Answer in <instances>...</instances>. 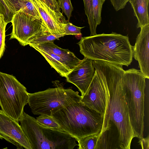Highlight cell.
Returning a JSON list of instances; mask_svg holds the SVG:
<instances>
[{"instance_id": "obj_1", "label": "cell", "mask_w": 149, "mask_h": 149, "mask_svg": "<svg viewBox=\"0 0 149 149\" xmlns=\"http://www.w3.org/2000/svg\"><path fill=\"white\" fill-rule=\"evenodd\" d=\"M106 81L107 104L102 131L109 125L114 127L118 136L119 148L130 149L132 140L136 137L131 125L123 88L122 65L102 61H95Z\"/></svg>"}, {"instance_id": "obj_2", "label": "cell", "mask_w": 149, "mask_h": 149, "mask_svg": "<svg viewBox=\"0 0 149 149\" xmlns=\"http://www.w3.org/2000/svg\"><path fill=\"white\" fill-rule=\"evenodd\" d=\"M77 44L85 57L128 67L132 61V46L127 36L112 32L81 37Z\"/></svg>"}, {"instance_id": "obj_3", "label": "cell", "mask_w": 149, "mask_h": 149, "mask_svg": "<svg viewBox=\"0 0 149 149\" xmlns=\"http://www.w3.org/2000/svg\"><path fill=\"white\" fill-rule=\"evenodd\" d=\"M61 130L76 140L101 132L104 116L84 104L80 101L71 103L51 113Z\"/></svg>"}, {"instance_id": "obj_4", "label": "cell", "mask_w": 149, "mask_h": 149, "mask_svg": "<svg viewBox=\"0 0 149 149\" xmlns=\"http://www.w3.org/2000/svg\"><path fill=\"white\" fill-rule=\"evenodd\" d=\"M19 122L32 149H73L78 146L75 138L66 132L42 126L24 111Z\"/></svg>"}, {"instance_id": "obj_5", "label": "cell", "mask_w": 149, "mask_h": 149, "mask_svg": "<svg viewBox=\"0 0 149 149\" xmlns=\"http://www.w3.org/2000/svg\"><path fill=\"white\" fill-rule=\"evenodd\" d=\"M146 78L134 68L124 71L122 81L130 120L136 137H143Z\"/></svg>"}, {"instance_id": "obj_6", "label": "cell", "mask_w": 149, "mask_h": 149, "mask_svg": "<svg viewBox=\"0 0 149 149\" xmlns=\"http://www.w3.org/2000/svg\"><path fill=\"white\" fill-rule=\"evenodd\" d=\"M54 84V88L28 93V103L34 115L51 116L54 110L80 101L81 96L78 92L71 88L65 89L62 84L57 82L55 81Z\"/></svg>"}, {"instance_id": "obj_7", "label": "cell", "mask_w": 149, "mask_h": 149, "mask_svg": "<svg viewBox=\"0 0 149 149\" xmlns=\"http://www.w3.org/2000/svg\"><path fill=\"white\" fill-rule=\"evenodd\" d=\"M28 98L26 88L15 76L0 72V106L4 113L19 123Z\"/></svg>"}, {"instance_id": "obj_8", "label": "cell", "mask_w": 149, "mask_h": 149, "mask_svg": "<svg viewBox=\"0 0 149 149\" xmlns=\"http://www.w3.org/2000/svg\"><path fill=\"white\" fill-rule=\"evenodd\" d=\"M10 39H16L24 46L36 38L50 34L42 21L36 19L20 10L13 15Z\"/></svg>"}, {"instance_id": "obj_9", "label": "cell", "mask_w": 149, "mask_h": 149, "mask_svg": "<svg viewBox=\"0 0 149 149\" xmlns=\"http://www.w3.org/2000/svg\"><path fill=\"white\" fill-rule=\"evenodd\" d=\"M95 72L87 91L80 101L89 108L104 116L108 90L105 78L97 65L93 61Z\"/></svg>"}, {"instance_id": "obj_10", "label": "cell", "mask_w": 149, "mask_h": 149, "mask_svg": "<svg viewBox=\"0 0 149 149\" xmlns=\"http://www.w3.org/2000/svg\"><path fill=\"white\" fill-rule=\"evenodd\" d=\"M0 139H5L17 149H32L19 123L0 110Z\"/></svg>"}, {"instance_id": "obj_11", "label": "cell", "mask_w": 149, "mask_h": 149, "mask_svg": "<svg viewBox=\"0 0 149 149\" xmlns=\"http://www.w3.org/2000/svg\"><path fill=\"white\" fill-rule=\"evenodd\" d=\"M29 0L34 6L50 34H65V25L68 21L61 12L52 9L44 0Z\"/></svg>"}, {"instance_id": "obj_12", "label": "cell", "mask_w": 149, "mask_h": 149, "mask_svg": "<svg viewBox=\"0 0 149 149\" xmlns=\"http://www.w3.org/2000/svg\"><path fill=\"white\" fill-rule=\"evenodd\" d=\"M92 61L84 57L65 77L67 81L74 84L78 89L81 97L87 91L95 74Z\"/></svg>"}, {"instance_id": "obj_13", "label": "cell", "mask_w": 149, "mask_h": 149, "mask_svg": "<svg viewBox=\"0 0 149 149\" xmlns=\"http://www.w3.org/2000/svg\"><path fill=\"white\" fill-rule=\"evenodd\" d=\"M135 44L132 46L133 57L139 63L140 72L149 78V24L141 28Z\"/></svg>"}, {"instance_id": "obj_14", "label": "cell", "mask_w": 149, "mask_h": 149, "mask_svg": "<svg viewBox=\"0 0 149 149\" xmlns=\"http://www.w3.org/2000/svg\"><path fill=\"white\" fill-rule=\"evenodd\" d=\"M30 47L49 51L58 56L68 64L72 70L77 66L81 61L74 54L68 49L61 48L55 45L54 41L38 44H29Z\"/></svg>"}, {"instance_id": "obj_15", "label": "cell", "mask_w": 149, "mask_h": 149, "mask_svg": "<svg viewBox=\"0 0 149 149\" xmlns=\"http://www.w3.org/2000/svg\"><path fill=\"white\" fill-rule=\"evenodd\" d=\"M33 48L45 58L51 67L61 76L65 77L72 71L67 63L58 56L46 50Z\"/></svg>"}, {"instance_id": "obj_16", "label": "cell", "mask_w": 149, "mask_h": 149, "mask_svg": "<svg viewBox=\"0 0 149 149\" xmlns=\"http://www.w3.org/2000/svg\"><path fill=\"white\" fill-rule=\"evenodd\" d=\"M133 10L134 15L137 19V28L149 24L148 6L149 0H129Z\"/></svg>"}, {"instance_id": "obj_17", "label": "cell", "mask_w": 149, "mask_h": 149, "mask_svg": "<svg viewBox=\"0 0 149 149\" xmlns=\"http://www.w3.org/2000/svg\"><path fill=\"white\" fill-rule=\"evenodd\" d=\"M15 14L20 10L34 19L42 21L33 4L29 0H5Z\"/></svg>"}, {"instance_id": "obj_18", "label": "cell", "mask_w": 149, "mask_h": 149, "mask_svg": "<svg viewBox=\"0 0 149 149\" xmlns=\"http://www.w3.org/2000/svg\"><path fill=\"white\" fill-rule=\"evenodd\" d=\"M100 133L92 134L76 140L78 149H96Z\"/></svg>"}, {"instance_id": "obj_19", "label": "cell", "mask_w": 149, "mask_h": 149, "mask_svg": "<svg viewBox=\"0 0 149 149\" xmlns=\"http://www.w3.org/2000/svg\"><path fill=\"white\" fill-rule=\"evenodd\" d=\"M92 0H83L85 14L87 17L89 27L90 36L97 34L96 28L97 26L94 18L92 9Z\"/></svg>"}, {"instance_id": "obj_20", "label": "cell", "mask_w": 149, "mask_h": 149, "mask_svg": "<svg viewBox=\"0 0 149 149\" xmlns=\"http://www.w3.org/2000/svg\"><path fill=\"white\" fill-rule=\"evenodd\" d=\"M37 122L42 126L54 129L61 130L59 125L52 116L40 115L36 118Z\"/></svg>"}, {"instance_id": "obj_21", "label": "cell", "mask_w": 149, "mask_h": 149, "mask_svg": "<svg viewBox=\"0 0 149 149\" xmlns=\"http://www.w3.org/2000/svg\"><path fill=\"white\" fill-rule=\"evenodd\" d=\"M104 3L102 0H92V6L94 19L97 26L102 21L101 12Z\"/></svg>"}, {"instance_id": "obj_22", "label": "cell", "mask_w": 149, "mask_h": 149, "mask_svg": "<svg viewBox=\"0 0 149 149\" xmlns=\"http://www.w3.org/2000/svg\"><path fill=\"white\" fill-rule=\"evenodd\" d=\"M7 24L3 15L0 14V59L3 56L5 49V29Z\"/></svg>"}, {"instance_id": "obj_23", "label": "cell", "mask_w": 149, "mask_h": 149, "mask_svg": "<svg viewBox=\"0 0 149 149\" xmlns=\"http://www.w3.org/2000/svg\"><path fill=\"white\" fill-rule=\"evenodd\" d=\"M0 14L3 15L7 23L11 22L14 13L5 0H0Z\"/></svg>"}, {"instance_id": "obj_24", "label": "cell", "mask_w": 149, "mask_h": 149, "mask_svg": "<svg viewBox=\"0 0 149 149\" xmlns=\"http://www.w3.org/2000/svg\"><path fill=\"white\" fill-rule=\"evenodd\" d=\"M57 1L59 8L61 9L66 15L67 18V21L69 22L73 10V7L71 0H57Z\"/></svg>"}, {"instance_id": "obj_25", "label": "cell", "mask_w": 149, "mask_h": 149, "mask_svg": "<svg viewBox=\"0 0 149 149\" xmlns=\"http://www.w3.org/2000/svg\"><path fill=\"white\" fill-rule=\"evenodd\" d=\"M66 35L65 34H49L38 37L29 42V44H38L54 41L60 37Z\"/></svg>"}, {"instance_id": "obj_26", "label": "cell", "mask_w": 149, "mask_h": 149, "mask_svg": "<svg viewBox=\"0 0 149 149\" xmlns=\"http://www.w3.org/2000/svg\"><path fill=\"white\" fill-rule=\"evenodd\" d=\"M84 27L75 26L72 23L68 22L65 28V34L67 35H81V29Z\"/></svg>"}, {"instance_id": "obj_27", "label": "cell", "mask_w": 149, "mask_h": 149, "mask_svg": "<svg viewBox=\"0 0 149 149\" xmlns=\"http://www.w3.org/2000/svg\"><path fill=\"white\" fill-rule=\"evenodd\" d=\"M115 10L117 11L123 9L129 0H110Z\"/></svg>"}, {"instance_id": "obj_28", "label": "cell", "mask_w": 149, "mask_h": 149, "mask_svg": "<svg viewBox=\"0 0 149 149\" xmlns=\"http://www.w3.org/2000/svg\"><path fill=\"white\" fill-rule=\"evenodd\" d=\"M46 4L52 9L58 12H61L56 0H44Z\"/></svg>"}, {"instance_id": "obj_29", "label": "cell", "mask_w": 149, "mask_h": 149, "mask_svg": "<svg viewBox=\"0 0 149 149\" xmlns=\"http://www.w3.org/2000/svg\"><path fill=\"white\" fill-rule=\"evenodd\" d=\"M142 149H149V136L145 138L143 137L139 139L138 142Z\"/></svg>"}, {"instance_id": "obj_30", "label": "cell", "mask_w": 149, "mask_h": 149, "mask_svg": "<svg viewBox=\"0 0 149 149\" xmlns=\"http://www.w3.org/2000/svg\"><path fill=\"white\" fill-rule=\"evenodd\" d=\"M106 0H102V1L103 2V3H104Z\"/></svg>"}, {"instance_id": "obj_31", "label": "cell", "mask_w": 149, "mask_h": 149, "mask_svg": "<svg viewBox=\"0 0 149 149\" xmlns=\"http://www.w3.org/2000/svg\"><path fill=\"white\" fill-rule=\"evenodd\" d=\"M1 110V109H0V110Z\"/></svg>"}]
</instances>
